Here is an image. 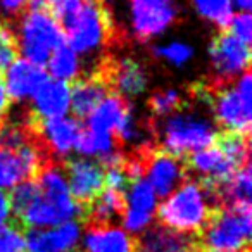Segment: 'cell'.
<instances>
[{
    "label": "cell",
    "mask_w": 252,
    "mask_h": 252,
    "mask_svg": "<svg viewBox=\"0 0 252 252\" xmlns=\"http://www.w3.org/2000/svg\"><path fill=\"white\" fill-rule=\"evenodd\" d=\"M135 252H199V249L193 237L176 233L158 224L142 233Z\"/></svg>",
    "instance_id": "ac0fdd59"
},
{
    "label": "cell",
    "mask_w": 252,
    "mask_h": 252,
    "mask_svg": "<svg viewBox=\"0 0 252 252\" xmlns=\"http://www.w3.org/2000/svg\"><path fill=\"white\" fill-rule=\"evenodd\" d=\"M25 251V233L18 223L0 224V252Z\"/></svg>",
    "instance_id": "cb8c5ba5"
},
{
    "label": "cell",
    "mask_w": 252,
    "mask_h": 252,
    "mask_svg": "<svg viewBox=\"0 0 252 252\" xmlns=\"http://www.w3.org/2000/svg\"><path fill=\"white\" fill-rule=\"evenodd\" d=\"M189 105V95H183L178 90H158L151 98H149V109H151L152 119L159 121L175 112L182 111Z\"/></svg>",
    "instance_id": "ffe728a7"
},
{
    "label": "cell",
    "mask_w": 252,
    "mask_h": 252,
    "mask_svg": "<svg viewBox=\"0 0 252 252\" xmlns=\"http://www.w3.org/2000/svg\"><path fill=\"white\" fill-rule=\"evenodd\" d=\"M126 209L123 214V230L126 233H144L151 228V223L158 209V197L145 178H135L130 182L125 193Z\"/></svg>",
    "instance_id": "8fae6325"
},
{
    "label": "cell",
    "mask_w": 252,
    "mask_h": 252,
    "mask_svg": "<svg viewBox=\"0 0 252 252\" xmlns=\"http://www.w3.org/2000/svg\"><path fill=\"white\" fill-rule=\"evenodd\" d=\"M112 94L104 74L95 67L88 76H78L69 81V107L78 123H83L94 109Z\"/></svg>",
    "instance_id": "4fadbf2b"
},
{
    "label": "cell",
    "mask_w": 252,
    "mask_h": 252,
    "mask_svg": "<svg viewBox=\"0 0 252 252\" xmlns=\"http://www.w3.org/2000/svg\"><path fill=\"white\" fill-rule=\"evenodd\" d=\"M69 109V83L63 80H47L33 94L30 114L40 119L61 118Z\"/></svg>",
    "instance_id": "9a60e30c"
},
{
    "label": "cell",
    "mask_w": 252,
    "mask_h": 252,
    "mask_svg": "<svg viewBox=\"0 0 252 252\" xmlns=\"http://www.w3.org/2000/svg\"><path fill=\"white\" fill-rule=\"evenodd\" d=\"M12 209H11V200H9V193L0 190V224H5L11 221Z\"/></svg>",
    "instance_id": "f546056e"
},
{
    "label": "cell",
    "mask_w": 252,
    "mask_h": 252,
    "mask_svg": "<svg viewBox=\"0 0 252 252\" xmlns=\"http://www.w3.org/2000/svg\"><path fill=\"white\" fill-rule=\"evenodd\" d=\"M78 67H80L78 56L66 43L57 47L49 59V71L54 80H63L69 83L74 78H78Z\"/></svg>",
    "instance_id": "44dd1931"
},
{
    "label": "cell",
    "mask_w": 252,
    "mask_h": 252,
    "mask_svg": "<svg viewBox=\"0 0 252 252\" xmlns=\"http://www.w3.org/2000/svg\"><path fill=\"white\" fill-rule=\"evenodd\" d=\"M63 2L64 0H28L26 12H47L56 19V14Z\"/></svg>",
    "instance_id": "4316f807"
},
{
    "label": "cell",
    "mask_w": 252,
    "mask_h": 252,
    "mask_svg": "<svg viewBox=\"0 0 252 252\" xmlns=\"http://www.w3.org/2000/svg\"><path fill=\"white\" fill-rule=\"evenodd\" d=\"M19 43L18 35L12 32L7 23L0 21V73L9 69L14 61L19 59Z\"/></svg>",
    "instance_id": "603a6c76"
},
{
    "label": "cell",
    "mask_w": 252,
    "mask_h": 252,
    "mask_svg": "<svg viewBox=\"0 0 252 252\" xmlns=\"http://www.w3.org/2000/svg\"><path fill=\"white\" fill-rule=\"evenodd\" d=\"M142 166V175L152 187L156 197H166L173 193L182 183L190 180L183 159L159 147L156 142L138 145L131 151Z\"/></svg>",
    "instance_id": "8992f818"
},
{
    "label": "cell",
    "mask_w": 252,
    "mask_h": 252,
    "mask_svg": "<svg viewBox=\"0 0 252 252\" xmlns=\"http://www.w3.org/2000/svg\"><path fill=\"white\" fill-rule=\"evenodd\" d=\"M47 80H49V74L45 67L30 63L28 59L14 61L5 74V85L12 102L33 97L36 88Z\"/></svg>",
    "instance_id": "e0dca14e"
},
{
    "label": "cell",
    "mask_w": 252,
    "mask_h": 252,
    "mask_svg": "<svg viewBox=\"0 0 252 252\" xmlns=\"http://www.w3.org/2000/svg\"><path fill=\"white\" fill-rule=\"evenodd\" d=\"M154 54L159 57H164V59L171 61L175 64H183L192 57V49L189 45H183V43H171L168 47L154 49Z\"/></svg>",
    "instance_id": "484cf974"
},
{
    "label": "cell",
    "mask_w": 252,
    "mask_h": 252,
    "mask_svg": "<svg viewBox=\"0 0 252 252\" xmlns=\"http://www.w3.org/2000/svg\"><path fill=\"white\" fill-rule=\"evenodd\" d=\"M211 87L230 85L240 73L251 71V45L244 43L228 28H223L211 42Z\"/></svg>",
    "instance_id": "ba28073f"
},
{
    "label": "cell",
    "mask_w": 252,
    "mask_h": 252,
    "mask_svg": "<svg viewBox=\"0 0 252 252\" xmlns=\"http://www.w3.org/2000/svg\"><path fill=\"white\" fill-rule=\"evenodd\" d=\"M237 4L240 5L242 12H249V9L252 5V0H237Z\"/></svg>",
    "instance_id": "4dcf8cb0"
},
{
    "label": "cell",
    "mask_w": 252,
    "mask_h": 252,
    "mask_svg": "<svg viewBox=\"0 0 252 252\" xmlns=\"http://www.w3.org/2000/svg\"><path fill=\"white\" fill-rule=\"evenodd\" d=\"M85 252H135L137 240L116 224H87Z\"/></svg>",
    "instance_id": "2e32d148"
},
{
    "label": "cell",
    "mask_w": 252,
    "mask_h": 252,
    "mask_svg": "<svg viewBox=\"0 0 252 252\" xmlns=\"http://www.w3.org/2000/svg\"><path fill=\"white\" fill-rule=\"evenodd\" d=\"M214 207L195 180H187L169 193L156 209L161 226L182 235H197L204 230Z\"/></svg>",
    "instance_id": "7a4b0ae2"
},
{
    "label": "cell",
    "mask_w": 252,
    "mask_h": 252,
    "mask_svg": "<svg viewBox=\"0 0 252 252\" xmlns=\"http://www.w3.org/2000/svg\"><path fill=\"white\" fill-rule=\"evenodd\" d=\"M74 54H85L98 47H111L119 42L114 19L104 0H64L56 14Z\"/></svg>",
    "instance_id": "6da1fadb"
},
{
    "label": "cell",
    "mask_w": 252,
    "mask_h": 252,
    "mask_svg": "<svg viewBox=\"0 0 252 252\" xmlns=\"http://www.w3.org/2000/svg\"><path fill=\"white\" fill-rule=\"evenodd\" d=\"M95 67L104 74L112 94H118L126 98L137 97L145 90L147 74H145L142 64L135 59H130V57L116 59L114 56H107L102 57L100 63Z\"/></svg>",
    "instance_id": "7c38bea8"
},
{
    "label": "cell",
    "mask_w": 252,
    "mask_h": 252,
    "mask_svg": "<svg viewBox=\"0 0 252 252\" xmlns=\"http://www.w3.org/2000/svg\"><path fill=\"white\" fill-rule=\"evenodd\" d=\"M252 76L251 71L242 74L237 85L211 87L206 83L211 95V114L214 116L220 131L251 135L252 118Z\"/></svg>",
    "instance_id": "5b68a950"
},
{
    "label": "cell",
    "mask_w": 252,
    "mask_h": 252,
    "mask_svg": "<svg viewBox=\"0 0 252 252\" xmlns=\"http://www.w3.org/2000/svg\"><path fill=\"white\" fill-rule=\"evenodd\" d=\"M206 252H213V251H206ZM245 252H249V251H245Z\"/></svg>",
    "instance_id": "1f68e13d"
},
{
    "label": "cell",
    "mask_w": 252,
    "mask_h": 252,
    "mask_svg": "<svg viewBox=\"0 0 252 252\" xmlns=\"http://www.w3.org/2000/svg\"><path fill=\"white\" fill-rule=\"evenodd\" d=\"M199 12L209 21L216 23L221 30L230 25L231 0H193Z\"/></svg>",
    "instance_id": "7402d4cb"
},
{
    "label": "cell",
    "mask_w": 252,
    "mask_h": 252,
    "mask_svg": "<svg viewBox=\"0 0 252 252\" xmlns=\"http://www.w3.org/2000/svg\"><path fill=\"white\" fill-rule=\"evenodd\" d=\"M149 130L156 135V140L161 138V142H156L159 147L180 159H185L192 152L209 147L218 133L206 116L190 109V98L185 109L164 118L161 126L154 125L152 121L149 123Z\"/></svg>",
    "instance_id": "3957f363"
},
{
    "label": "cell",
    "mask_w": 252,
    "mask_h": 252,
    "mask_svg": "<svg viewBox=\"0 0 252 252\" xmlns=\"http://www.w3.org/2000/svg\"><path fill=\"white\" fill-rule=\"evenodd\" d=\"M81 238L78 221H66L54 228L30 230L25 235V249L28 252H71Z\"/></svg>",
    "instance_id": "5bb4252c"
},
{
    "label": "cell",
    "mask_w": 252,
    "mask_h": 252,
    "mask_svg": "<svg viewBox=\"0 0 252 252\" xmlns=\"http://www.w3.org/2000/svg\"><path fill=\"white\" fill-rule=\"evenodd\" d=\"M135 35L140 42L161 35L178 21V7L173 0H130Z\"/></svg>",
    "instance_id": "30bf717a"
},
{
    "label": "cell",
    "mask_w": 252,
    "mask_h": 252,
    "mask_svg": "<svg viewBox=\"0 0 252 252\" xmlns=\"http://www.w3.org/2000/svg\"><path fill=\"white\" fill-rule=\"evenodd\" d=\"M21 182H33L25 161L18 151L0 149V190L19 185Z\"/></svg>",
    "instance_id": "d6986e66"
},
{
    "label": "cell",
    "mask_w": 252,
    "mask_h": 252,
    "mask_svg": "<svg viewBox=\"0 0 252 252\" xmlns=\"http://www.w3.org/2000/svg\"><path fill=\"white\" fill-rule=\"evenodd\" d=\"M237 38H240L244 43L251 45L252 42V18L249 12H240L237 16H231L230 25L226 26Z\"/></svg>",
    "instance_id": "d4e9b609"
},
{
    "label": "cell",
    "mask_w": 252,
    "mask_h": 252,
    "mask_svg": "<svg viewBox=\"0 0 252 252\" xmlns=\"http://www.w3.org/2000/svg\"><path fill=\"white\" fill-rule=\"evenodd\" d=\"M28 0H0V9L11 18H18L23 12H26Z\"/></svg>",
    "instance_id": "f1b7e54d"
},
{
    "label": "cell",
    "mask_w": 252,
    "mask_h": 252,
    "mask_svg": "<svg viewBox=\"0 0 252 252\" xmlns=\"http://www.w3.org/2000/svg\"><path fill=\"white\" fill-rule=\"evenodd\" d=\"M67 189L83 213L95 202L105 189V169L98 161L83 158H67L63 161Z\"/></svg>",
    "instance_id": "9c48e42d"
},
{
    "label": "cell",
    "mask_w": 252,
    "mask_h": 252,
    "mask_svg": "<svg viewBox=\"0 0 252 252\" xmlns=\"http://www.w3.org/2000/svg\"><path fill=\"white\" fill-rule=\"evenodd\" d=\"M252 233L251 204L216 207L200 231V240L213 252H245Z\"/></svg>",
    "instance_id": "277c9868"
},
{
    "label": "cell",
    "mask_w": 252,
    "mask_h": 252,
    "mask_svg": "<svg viewBox=\"0 0 252 252\" xmlns=\"http://www.w3.org/2000/svg\"><path fill=\"white\" fill-rule=\"evenodd\" d=\"M11 104H12V100L7 92V85H5V74L0 73V125H4V123L7 121Z\"/></svg>",
    "instance_id": "83f0119b"
},
{
    "label": "cell",
    "mask_w": 252,
    "mask_h": 252,
    "mask_svg": "<svg viewBox=\"0 0 252 252\" xmlns=\"http://www.w3.org/2000/svg\"><path fill=\"white\" fill-rule=\"evenodd\" d=\"M19 52L26 59L38 66L49 63L52 52L64 45V32L61 25L47 12H26L21 21V32L18 35Z\"/></svg>",
    "instance_id": "52a82bcc"
}]
</instances>
